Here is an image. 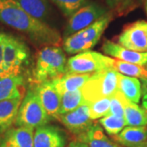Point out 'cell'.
Here are the masks:
<instances>
[{"instance_id":"obj_1","label":"cell","mask_w":147,"mask_h":147,"mask_svg":"<svg viewBox=\"0 0 147 147\" xmlns=\"http://www.w3.org/2000/svg\"><path fill=\"white\" fill-rule=\"evenodd\" d=\"M0 21L27 34L37 43L57 47L61 42L57 30L28 14L15 0H0Z\"/></svg>"},{"instance_id":"obj_2","label":"cell","mask_w":147,"mask_h":147,"mask_svg":"<svg viewBox=\"0 0 147 147\" xmlns=\"http://www.w3.org/2000/svg\"><path fill=\"white\" fill-rule=\"evenodd\" d=\"M66 57L63 50L57 46H45L37 55L33 72L34 81L41 84L52 81L64 75L66 68Z\"/></svg>"},{"instance_id":"obj_3","label":"cell","mask_w":147,"mask_h":147,"mask_svg":"<svg viewBox=\"0 0 147 147\" xmlns=\"http://www.w3.org/2000/svg\"><path fill=\"white\" fill-rule=\"evenodd\" d=\"M119 73L112 69H105L92 74L89 79L81 88L86 103L110 97L118 89Z\"/></svg>"},{"instance_id":"obj_4","label":"cell","mask_w":147,"mask_h":147,"mask_svg":"<svg viewBox=\"0 0 147 147\" xmlns=\"http://www.w3.org/2000/svg\"><path fill=\"white\" fill-rule=\"evenodd\" d=\"M51 118L44 110L35 89H30L21 101L15 124L33 129L47 124Z\"/></svg>"},{"instance_id":"obj_5","label":"cell","mask_w":147,"mask_h":147,"mask_svg":"<svg viewBox=\"0 0 147 147\" xmlns=\"http://www.w3.org/2000/svg\"><path fill=\"white\" fill-rule=\"evenodd\" d=\"M30 59V50L20 38L6 34L3 50L4 77L20 75Z\"/></svg>"},{"instance_id":"obj_6","label":"cell","mask_w":147,"mask_h":147,"mask_svg":"<svg viewBox=\"0 0 147 147\" xmlns=\"http://www.w3.org/2000/svg\"><path fill=\"white\" fill-rule=\"evenodd\" d=\"M105 14H106L105 8L97 3H92L83 6L69 16L64 33L65 38L89 26Z\"/></svg>"},{"instance_id":"obj_7","label":"cell","mask_w":147,"mask_h":147,"mask_svg":"<svg viewBox=\"0 0 147 147\" xmlns=\"http://www.w3.org/2000/svg\"><path fill=\"white\" fill-rule=\"evenodd\" d=\"M108 69L101 53L86 51L76 54L67 61L65 74H94Z\"/></svg>"},{"instance_id":"obj_8","label":"cell","mask_w":147,"mask_h":147,"mask_svg":"<svg viewBox=\"0 0 147 147\" xmlns=\"http://www.w3.org/2000/svg\"><path fill=\"white\" fill-rule=\"evenodd\" d=\"M119 44L138 53L147 52V21H137L123 29L118 38Z\"/></svg>"},{"instance_id":"obj_9","label":"cell","mask_w":147,"mask_h":147,"mask_svg":"<svg viewBox=\"0 0 147 147\" xmlns=\"http://www.w3.org/2000/svg\"><path fill=\"white\" fill-rule=\"evenodd\" d=\"M69 131L75 135H81L93 125L89 116V104L84 103L73 111L62 115L58 119Z\"/></svg>"},{"instance_id":"obj_10","label":"cell","mask_w":147,"mask_h":147,"mask_svg":"<svg viewBox=\"0 0 147 147\" xmlns=\"http://www.w3.org/2000/svg\"><path fill=\"white\" fill-rule=\"evenodd\" d=\"M39 97L44 110L51 119H58L60 117L59 110L61 102V95L58 92L53 84V81H46L37 84L34 88Z\"/></svg>"},{"instance_id":"obj_11","label":"cell","mask_w":147,"mask_h":147,"mask_svg":"<svg viewBox=\"0 0 147 147\" xmlns=\"http://www.w3.org/2000/svg\"><path fill=\"white\" fill-rule=\"evenodd\" d=\"M66 142L65 131L54 125L37 127L34 134V147H65Z\"/></svg>"},{"instance_id":"obj_12","label":"cell","mask_w":147,"mask_h":147,"mask_svg":"<svg viewBox=\"0 0 147 147\" xmlns=\"http://www.w3.org/2000/svg\"><path fill=\"white\" fill-rule=\"evenodd\" d=\"M34 134L31 127H10L0 135V147H34Z\"/></svg>"},{"instance_id":"obj_13","label":"cell","mask_w":147,"mask_h":147,"mask_svg":"<svg viewBox=\"0 0 147 147\" xmlns=\"http://www.w3.org/2000/svg\"><path fill=\"white\" fill-rule=\"evenodd\" d=\"M102 51L108 56L128 63L146 66L147 65V52L138 53L119 45V43L106 40L101 47Z\"/></svg>"},{"instance_id":"obj_14","label":"cell","mask_w":147,"mask_h":147,"mask_svg":"<svg viewBox=\"0 0 147 147\" xmlns=\"http://www.w3.org/2000/svg\"><path fill=\"white\" fill-rule=\"evenodd\" d=\"M114 140L124 147H136L147 142L146 126H127L113 137Z\"/></svg>"},{"instance_id":"obj_15","label":"cell","mask_w":147,"mask_h":147,"mask_svg":"<svg viewBox=\"0 0 147 147\" xmlns=\"http://www.w3.org/2000/svg\"><path fill=\"white\" fill-rule=\"evenodd\" d=\"M112 20V15L110 13H106L100 19L96 21L89 26L79 31L83 37L87 47L90 50L99 42L100 37L107 28L108 25Z\"/></svg>"},{"instance_id":"obj_16","label":"cell","mask_w":147,"mask_h":147,"mask_svg":"<svg viewBox=\"0 0 147 147\" xmlns=\"http://www.w3.org/2000/svg\"><path fill=\"white\" fill-rule=\"evenodd\" d=\"M22 96L0 101V135L9 129L15 123Z\"/></svg>"},{"instance_id":"obj_17","label":"cell","mask_w":147,"mask_h":147,"mask_svg":"<svg viewBox=\"0 0 147 147\" xmlns=\"http://www.w3.org/2000/svg\"><path fill=\"white\" fill-rule=\"evenodd\" d=\"M91 75L92 74H65L52 81L58 92L62 95L68 92L81 89Z\"/></svg>"},{"instance_id":"obj_18","label":"cell","mask_w":147,"mask_h":147,"mask_svg":"<svg viewBox=\"0 0 147 147\" xmlns=\"http://www.w3.org/2000/svg\"><path fill=\"white\" fill-rule=\"evenodd\" d=\"M104 62L107 68L115 69L121 74L147 80V69L144 66L125 62L106 56H104Z\"/></svg>"},{"instance_id":"obj_19","label":"cell","mask_w":147,"mask_h":147,"mask_svg":"<svg viewBox=\"0 0 147 147\" xmlns=\"http://www.w3.org/2000/svg\"><path fill=\"white\" fill-rule=\"evenodd\" d=\"M117 91L119 92L127 100L135 104H138L142 97V85L139 79L119 73Z\"/></svg>"},{"instance_id":"obj_20","label":"cell","mask_w":147,"mask_h":147,"mask_svg":"<svg viewBox=\"0 0 147 147\" xmlns=\"http://www.w3.org/2000/svg\"><path fill=\"white\" fill-rule=\"evenodd\" d=\"M79 141L87 144L88 147H122L106 137L101 127L95 123L88 131L79 135Z\"/></svg>"},{"instance_id":"obj_21","label":"cell","mask_w":147,"mask_h":147,"mask_svg":"<svg viewBox=\"0 0 147 147\" xmlns=\"http://www.w3.org/2000/svg\"><path fill=\"white\" fill-rule=\"evenodd\" d=\"M23 83L21 74L0 78V101L23 96L21 92Z\"/></svg>"},{"instance_id":"obj_22","label":"cell","mask_w":147,"mask_h":147,"mask_svg":"<svg viewBox=\"0 0 147 147\" xmlns=\"http://www.w3.org/2000/svg\"><path fill=\"white\" fill-rule=\"evenodd\" d=\"M124 119L127 126H146L147 110L125 98Z\"/></svg>"},{"instance_id":"obj_23","label":"cell","mask_w":147,"mask_h":147,"mask_svg":"<svg viewBox=\"0 0 147 147\" xmlns=\"http://www.w3.org/2000/svg\"><path fill=\"white\" fill-rule=\"evenodd\" d=\"M28 14L37 20L43 21L49 13V6L47 0H15Z\"/></svg>"},{"instance_id":"obj_24","label":"cell","mask_w":147,"mask_h":147,"mask_svg":"<svg viewBox=\"0 0 147 147\" xmlns=\"http://www.w3.org/2000/svg\"><path fill=\"white\" fill-rule=\"evenodd\" d=\"M85 102L81 89L68 92L61 95V102L59 110L60 116L73 111Z\"/></svg>"},{"instance_id":"obj_25","label":"cell","mask_w":147,"mask_h":147,"mask_svg":"<svg viewBox=\"0 0 147 147\" xmlns=\"http://www.w3.org/2000/svg\"><path fill=\"white\" fill-rule=\"evenodd\" d=\"M99 123L105 131L113 137L119 134L127 125L124 118L112 115L104 116L100 119Z\"/></svg>"},{"instance_id":"obj_26","label":"cell","mask_w":147,"mask_h":147,"mask_svg":"<svg viewBox=\"0 0 147 147\" xmlns=\"http://www.w3.org/2000/svg\"><path fill=\"white\" fill-rule=\"evenodd\" d=\"M110 107V97L103 98L89 104V116L91 119L95 120L109 114Z\"/></svg>"},{"instance_id":"obj_27","label":"cell","mask_w":147,"mask_h":147,"mask_svg":"<svg viewBox=\"0 0 147 147\" xmlns=\"http://www.w3.org/2000/svg\"><path fill=\"white\" fill-rule=\"evenodd\" d=\"M66 16H70L80 7L86 5L88 0H52Z\"/></svg>"},{"instance_id":"obj_28","label":"cell","mask_w":147,"mask_h":147,"mask_svg":"<svg viewBox=\"0 0 147 147\" xmlns=\"http://www.w3.org/2000/svg\"><path fill=\"white\" fill-rule=\"evenodd\" d=\"M124 96L119 92H116L110 96V107L108 115L124 118Z\"/></svg>"},{"instance_id":"obj_29","label":"cell","mask_w":147,"mask_h":147,"mask_svg":"<svg viewBox=\"0 0 147 147\" xmlns=\"http://www.w3.org/2000/svg\"><path fill=\"white\" fill-rule=\"evenodd\" d=\"M108 5L112 8H125L126 7L131 5L133 0H106Z\"/></svg>"},{"instance_id":"obj_30","label":"cell","mask_w":147,"mask_h":147,"mask_svg":"<svg viewBox=\"0 0 147 147\" xmlns=\"http://www.w3.org/2000/svg\"><path fill=\"white\" fill-rule=\"evenodd\" d=\"M6 34L0 32V78L4 77V72L3 69V43L5 39Z\"/></svg>"},{"instance_id":"obj_31","label":"cell","mask_w":147,"mask_h":147,"mask_svg":"<svg viewBox=\"0 0 147 147\" xmlns=\"http://www.w3.org/2000/svg\"><path fill=\"white\" fill-rule=\"evenodd\" d=\"M66 147H88L87 144H85L84 142H80V141H74L71 142Z\"/></svg>"},{"instance_id":"obj_32","label":"cell","mask_w":147,"mask_h":147,"mask_svg":"<svg viewBox=\"0 0 147 147\" xmlns=\"http://www.w3.org/2000/svg\"><path fill=\"white\" fill-rule=\"evenodd\" d=\"M142 106L146 110H147V92L145 94L142 100Z\"/></svg>"},{"instance_id":"obj_33","label":"cell","mask_w":147,"mask_h":147,"mask_svg":"<svg viewBox=\"0 0 147 147\" xmlns=\"http://www.w3.org/2000/svg\"><path fill=\"white\" fill-rule=\"evenodd\" d=\"M144 7H145V10L147 14V0H145V2H144Z\"/></svg>"},{"instance_id":"obj_34","label":"cell","mask_w":147,"mask_h":147,"mask_svg":"<svg viewBox=\"0 0 147 147\" xmlns=\"http://www.w3.org/2000/svg\"><path fill=\"white\" fill-rule=\"evenodd\" d=\"M136 147H147V142L146 143H145V144H142L141 146H136Z\"/></svg>"},{"instance_id":"obj_35","label":"cell","mask_w":147,"mask_h":147,"mask_svg":"<svg viewBox=\"0 0 147 147\" xmlns=\"http://www.w3.org/2000/svg\"><path fill=\"white\" fill-rule=\"evenodd\" d=\"M146 69H147V65H146Z\"/></svg>"}]
</instances>
